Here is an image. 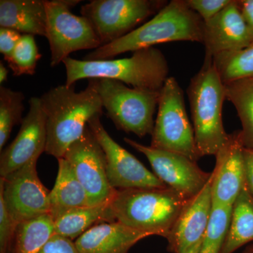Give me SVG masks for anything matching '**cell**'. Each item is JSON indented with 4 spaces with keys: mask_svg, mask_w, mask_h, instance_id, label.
<instances>
[{
    "mask_svg": "<svg viewBox=\"0 0 253 253\" xmlns=\"http://www.w3.org/2000/svg\"><path fill=\"white\" fill-rule=\"evenodd\" d=\"M46 118V154L59 160L83 135L88 123L103 114L97 79H90L85 89L61 84L51 88L41 97Z\"/></svg>",
    "mask_w": 253,
    "mask_h": 253,
    "instance_id": "obj_1",
    "label": "cell"
},
{
    "mask_svg": "<svg viewBox=\"0 0 253 253\" xmlns=\"http://www.w3.org/2000/svg\"><path fill=\"white\" fill-rule=\"evenodd\" d=\"M204 21L186 0H172L149 21L129 34L100 46L83 58L86 61L112 59L118 55L172 42H204Z\"/></svg>",
    "mask_w": 253,
    "mask_h": 253,
    "instance_id": "obj_2",
    "label": "cell"
},
{
    "mask_svg": "<svg viewBox=\"0 0 253 253\" xmlns=\"http://www.w3.org/2000/svg\"><path fill=\"white\" fill-rule=\"evenodd\" d=\"M66 86L83 79L114 80L132 87L160 91L169 76L168 60L155 46L134 51L130 57L86 61L68 57L63 61Z\"/></svg>",
    "mask_w": 253,
    "mask_h": 253,
    "instance_id": "obj_3",
    "label": "cell"
},
{
    "mask_svg": "<svg viewBox=\"0 0 253 253\" xmlns=\"http://www.w3.org/2000/svg\"><path fill=\"white\" fill-rule=\"evenodd\" d=\"M189 200L169 187L116 190L109 208L114 221L166 239Z\"/></svg>",
    "mask_w": 253,
    "mask_h": 253,
    "instance_id": "obj_4",
    "label": "cell"
},
{
    "mask_svg": "<svg viewBox=\"0 0 253 253\" xmlns=\"http://www.w3.org/2000/svg\"><path fill=\"white\" fill-rule=\"evenodd\" d=\"M187 95L200 156H215L229 139V134L224 129L222 120L224 83L212 59L205 57L202 67L190 81Z\"/></svg>",
    "mask_w": 253,
    "mask_h": 253,
    "instance_id": "obj_5",
    "label": "cell"
},
{
    "mask_svg": "<svg viewBox=\"0 0 253 253\" xmlns=\"http://www.w3.org/2000/svg\"><path fill=\"white\" fill-rule=\"evenodd\" d=\"M97 81L103 108L118 129L140 138L152 134L161 91L128 87L122 82L106 78Z\"/></svg>",
    "mask_w": 253,
    "mask_h": 253,
    "instance_id": "obj_6",
    "label": "cell"
},
{
    "mask_svg": "<svg viewBox=\"0 0 253 253\" xmlns=\"http://www.w3.org/2000/svg\"><path fill=\"white\" fill-rule=\"evenodd\" d=\"M151 146L182 155L195 162L201 158L186 112L184 92L174 77L169 76L161 90Z\"/></svg>",
    "mask_w": 253,
    "mask_h": 253,
    "instance_id": "obj_7",
    "label": "cell"
},
{
    "mask_svg": "<svg viewBox=\"0 0 253 253\" xmlns=\"http://www.w3.org/2000/svg\"><path fill=\"white\" fill-rule=\"evenodd\" d=\"M81 0H45L46 37L51 51V67H56L69 55L80 50L101 46L89 21L71 10Z\"/></svg>",
    "mask_w": 253,
    "mask_h": 253,
    "instance_id": "obj_8",
    "label": "cell"
},
{
    "mask_svg": "<svg viewBox=\"0 0 253 253\" xmlns=\"http://www.w3.org/2000/svg\"><path fill=\"white\" fill-rule=\"evenodd\" d=\"M168 3L166 0H93L82 6L81 13L103 46L129 34Z\"/></svg>",
    "mask_w": 253,
    "mask_h": 253,
    "instance_id": "obj_9",
    "label": "cell"
},
{
    "mask_svg": "<svg viewBox=\"0 0 253 253\" xmlns=\"http://www.w3.org/2000/svg\"><path fill=\"white\" fill-rule=\"evenodd\" d=\"M63 158L70 163L85 189L89 206L111 201L116 190L108 179L106 156L88 126L81 137L68 148Z\"/></svg>",
    "mask_w": 253,
    "mask_h": 253,
    "instance_id": "obj_10",
    "label": "cell"
},
{
    "mask_svg": "<svg viewBox=\"0 0 253 253\" xmlns=\"http://www.w3.org/2000/svg\"><path fill=\"white\" fill-rule=\"evenodd\" d=\"M97 115L88 123L103 151L106 161V172L111 186L116 190L166 188L154 172L149 171L129 151L109 135Z\"/></svg>",
    "mask_w": 253,
    "mask_h": 253,
    "instance_id": "obj_11",
    "label": "cell"
},
{
    "mask_svg": "<svg viewBox=\"0 0 253 253\" xmlns=\"http://www.w3.org/2000/svg\"><path fill=\"white\" fill-rule=\"evenodd\" d=\"M38 161L0 178V194L8 212L18 224L49 214L50 191L40 180Z\"/></svg>",
    "mask_w": 253,
    "mask_h": 253,
    "instance_id": "obj_12",
    "label": "cell"
},
{
    "mask_svg": "<svg viewBox=\"0 0 253 253\" xmlns=\"http://www.w3.org/2000/svg\"><path fill=\"white\" fill-rule=\"evenodd\" d=\"M124 140L147 158L154 174L165 184L187 199L199 194L211 179L212 172H204L186 156L144 146L129 138Z\"/></svg>",
    "mask_w": 253,
    "mask_h": 253,
    "instance_id": "obj_13",
    "label": "cell"
},
{
    "mask_svg": "<svg viewBox=\"0 0 253 253\" xmlns=\"http://www.w3.org/2000/svg\"><path fill=\"white\" fill-rule=\"evenodd\" d=\"M29 111L23 118L21 128L14 140L1 151L0 157L1 177L38 161L45 152L47 133L46 118L41 97H32L28 101Z\"/></svg>",
    "mask_w": 253,
    "mask_h": 253,
    "instance_id": "obj_14",
    "label": "cell"
},
{
    "mask_svg": "<svg viewBox=\"0 0 253 253\" xmlns=\"http://www.w3.org/2000/svg\"><path fill=\"white\" fill-rule=\"evenodd\" d=\"M244 149L241 130L229 134L225 144L215 155L212 172V204L232 206L245 184Z\"/></svg>",
    "mask_w": 253,
    "mask_h": 253,
    "instance_id": "obj_15",
    "label": "cell"
},
{
    "mask_svg": "<svg viewBox=\"0 0 253 253\" xmlns=\"http://www.w3.org/2000/svg\"><path fill=\"white\" fill-rule=\"evenodd\" d=\"M211 182L212 174L202 191L183 208L166 237L169 253H186L204 239L213 207Z\"/></svg>",
    "mask_w": 253,
    "mask_h": 253,
    "instance_id": "obj_16",
    "label": "cell"
},
{
    "mask_svg": "<svg viewBox=\"0 0 253 253\" xmlns=\"http://www.w3.org/2000/svg\"><path fill=\"white\" fill-rule=\"evenodd\" d=\"M205 57L246 49L253 44L249 27L240 11L237 0L217 15L204 21Z\"/></svg>",
    "mask_w": 253,
    "mask_h": 253,
    "instance_id": "obj_17",
    "label": "cell"
},
{
    "mask_svg": "<svg viewBox=\"0 0 253 253\" xmlns=\"http://www.w3.org/2000/svg\"><path fill=\"white\" fill-rule=\"evenodd\" d=\"M150 236L112 221L92 226L75 243L81 253H128L136 243Z\"/></svg>",
    "mask_w": 253,
    "mask_h": 253,
    "instance_id": "obj_18",
    "label": "cell"
},
{
    "mask_svg": "<svg viewBox=\"0 0 253 253\" xmlns=\"http://www.w3.org/2000/svg\"><path fill=\"white\" fill-rule=\"evenodd\" d=\"M0 27L46 37L45 0H1Z\"/></svg>",
    "mask_w": 253,
    "mask_h": 253,
    "instance_id": "obj_19",
    "label": "cell"
},
{
    "mask_svg": "<svg viewBox=\"0 0 253 253\" xmlns=\"http://www.w3.org/2000/svg\"><path fill=\"white\" fill-rule=\"evenodd\" d=\"M58 163L57 176L49 194V214L54 221L75 208L89 206L85 189L70 163L64 158L58 160Z\"/></svg>",
    "mask_w": 253,
    "mask_h": 253,
    "instance_id": "obj_20",
    "label": "cell"
},
{
    "mask_svg": "<svg viewBox=\"0 0 253 253\" xmlns=\"http://www.w3.org/2000/svg\"><path fill=\"white\" fill-rule=\"evenodd\" d=\"M253 241V197L246 182L232 206L230 224L221 253H233Z\"/></svg>",
    "mask_w": 253,
    "mask_h": 253,
    "instance_id": "obj_21",
    "label": "cell"
},
{
    "mask_svg": "<svg viewBox=\"0 0 253 253\" xmlns=\"http://www.w3.org/2000/svg\"><path fill=\"white\" fill-rule=\"evenodd\" d=\"M109 204L75 208L68 211L54 221V234L73 241L96 224L114 221Z\"/></svg>",
    "mask_w": 253,
    "mask_h": 253,
    "instance_id": "obj_22",
    "label": "cell"
},
{
    "mask_svg": "<svg viewBox=\"0 0 253 253\" xmlns=\"http://www.w3.org/2000/svg\"><path fill=\"white\" fill-rule=\"evenodd\" d=\"M224 88L226 99L236 108L242 125L241 134L244 148L253 151V77L224 83Z\"/></svg>",
    "mask_w": 253,
    "mask_h": 253,
    "instance_id": "obj_23",
    "label": "cell"
},
{
    "mask_svg": "<svg viewBox=\"0 0 253 253\" xmlns=\"http://www.w3.org/2000/svg\"><path fill=\"white\" fill-rule=\"evenodd\" d=\"M54 234V221L49 214L20 223L13 253H39Z\"/></svg>",
    "mask_w": 253,
    "mask_h": 253,
    "instance_id": "obj_24",
    "label": "cell"
},
{
    "mask_svg": "<svg viewBox=\"0 0 253 253\" xmlns=\"http://www.w3.org/2000/svg\"><path fill=\"white\" fill-rule=\"evenodd\" d=\"M221 81L229 82L253 77V44L246 49L221 53L212 58Z\"/></svg>",
    "mask_w": 253,
    "mask_h": 253,
    "instance_id": "obj_25",
    "label": "cell"
},
{
    "mask_svg": "<svg viewBox=\"0 0 253 253\" xmlns=\"http://www.w3.org/2000/svg\"><path fill=\"white\" fill-rule=\"evenodd\" d=\"M24 94L11 88L0 86V151H3L14 126L21 124Z\"/></svg>",
    "mask_w": 253,
    "mask_h": 253,
    "instance_id": "obj_26",
    "label": "cell"
},
{
    "mask_svg": "<svg viewBox=\"0 0 253 253\" xmlns=\"http://www.w3.org/2000/svg\"><path fill=\"white\" fill-rule=\"evenodd\" d=\"M232 206L213 205L209 225L199 253H221L230 224Z\"/></svg>",
    "mask_w": 253,
    "mask_h": 253,
    "instance_id": "obj_27",
    "label": "cell"
},
{
    "mask_svg": "<svg viewBox=\"0 0 253 253\" xmlns=\"http://www.w3.org/2000/svg\"><path fill=\"white\" fill-rule=\"evenodd\" d=\"M41 57L35 36L23 35L11 59L6 63L16 77L23 75L33 76Z\"/></svg>",
    "mask_w": 253,
    "mask_h": 253,
    "instance_id": "obj_28",
    "label": "cell"
},
{
    "mask_svg": "<svg viewBox=\"0 0 253 253\" xmlns=\"http://www.w3.org/2000/svg\"><path fill=\"white\" fill-rule=\"evenodd\" d=\"M18 224L8 212L2 195L0 194V253L9 252Z\"/></svg>",
    "mask_w": 253,
    "mask_h": 253,
    "instance_id": "obj_29",
    "label": "cell"
},
{
    "mask_svg": "<svg viewBox=\"0 0 253 253\" xmlns=\"http://www.w3.org/2000/svg\"><path fill=\"white\" fill-rule=\"evenodd\" d=\"M233 0H186L190 9L201 16L204 21L214 17L229 6Z\"/></svg>",
    "mask_w": 253,
    "mask_h": 253,
    "instance_id": "obj_30",
    "label": "cell"
},
{
    "mask_svg": "<svg viewBox=\"0 0 253 253\" xmlns=\"http://www.w3.org/2000/svg\"><path fill=\"white\" fill-rule=\"evenodd\" d=\"M39 253H81L72 240L54 234Z\"/></svg>",
    "mask_w": 253,
    "mask_h": 253,
    "instance_id": "obj_31",
    "label": "cell"
},
{
    "mask_svg": "<svg viewBox=\"0 0 253 253\" xmlns=\"http://www.w3.org/2000/svg\"><path fill=\"white\" fill-rule=\"evenodd\" d=\"M23 35L14 30L0 27V53L7 62L14 53Z\"/></svg>",
    "mask_w": 253,
    "mask_h": 253,
    "instance_id": "obj_32",
    "label": "cell"
},
{
    "mask_svg": "<svg viewBox=\"0 0 253 253\" xmlns=\"http://www.w3.org/2000/svg\"><path fill=\"white\" fill-rule=\"evenodd\" d=\"M245 182L253 197V151L244 149Z\"/></svg>",
    "mask_w": 253,
    "mask_h": 253,
    "instance_id": "obj_33",
    "label": "cell"
},
{
    "mask_svg": "<svg viewBox=\"0 0 253 253\" xmlns=\"http://www.w3.org/2000/svg\"><path fill=\"white\" fill-rule=\"evenodd\" d=\"M237 4L247 23L253 42V0H237Z\"/></svg>",
    "mask_w": 253,
    "mask_h": 253,
    "instance_id": "obj_34",
    "label": "cell"
},
{
    "mask_svg": "<svg viewBox=\"0 0 253 253\" xmlns=\"http://www.w3.org/2000/svg\"><path fill=\"white\" fill-rule=\"evenodd\" d=\"M9 74V70L6 68L4 63L0 62V83L2 84L3 83L6 81Z\"/></svg>",
    "mask_w": 253,
    "mask_h": 253,
    "instance_id": "obj_35",
    "label": "cell"
},
{
    "mask_svg": "<svg viewBox=\"0 0 253 253\" xmlns=\"http://www.w3.org/2000/svg\"><path fill=\"white\" fill-rule=\"evenodd\" d=\"M201 242L198 243L197 244L195 245L194 247L191 248V249L189 250L186 253H199L200 249H201Z\"/></svg>",
    "mask_w": 253,
    "mask_h": 253,
    "instance_id": "obj_36",
    "label": "cell"
},
{
    "mask_svg": "<svg viewBox=\"0 0 253 253\" xmlns=\"http://www.w3.org/2000/svg\"><path fill=\"white\" fill-rule=\"evenodd\" d=\"M243 253H253V246H250L249 247L246 248Z\"/></svg>",
    "mask_w": 253,
    "mask_h": 253,
    "instance_id": "obj_37",
    "label": "cell"
}]
</instances>
